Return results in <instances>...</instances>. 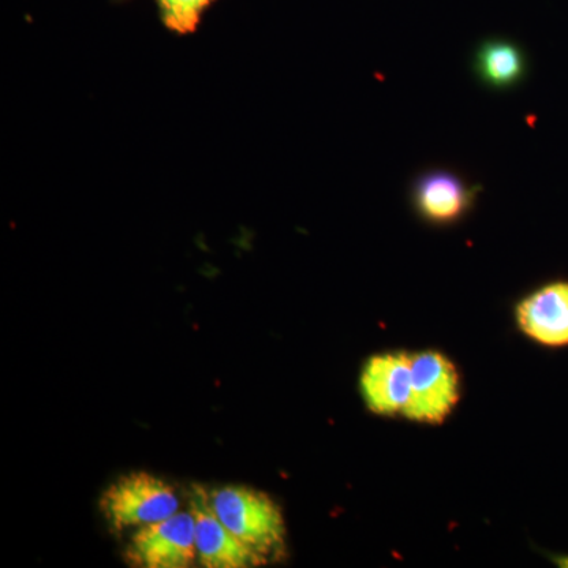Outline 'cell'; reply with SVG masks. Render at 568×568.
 <instances>
[{
  "label": "cell",
  "instance_id": "cell-1",
  "mask_svg": "<svg viewBox=\"0 0 568 568\" xmlns=\"http://www.w3.org/2000/svg\"><path fill=\"white\" fill-rule=\"evenodd\" d=\"M209 500L223 525L265 564L287 558L286 521L274 497L245 485H224L209 489Z\"/></svg>",
  "mask_w": 568,
  "mask_h": 568
},
{
  "label": "cell",
  "instance_id": "cell-2",
  "mask_svg": "<svg viewBox=\"0 0 568 568\" xmlns=\"http://www.w3.org/2000/svg\"><path fill=\"white\" fill-rule=\"evenodd\" d=\"M99 507L111 532L122 534L173 517L181 511V497L166 478L133 470L108 485Z\"/></svg>",
  "mask_w": 568,
  "mask_h": 568
},
{
  "label": "cell",
  "instance_id": "cell-3",
  "mask_svg": "<svg viewBox=\"0 0 568 568\" xmlns=\"http://www.w3.org/2000/svg\"><path fill=\"white\" fill-rule=\"evenodd\" d=\"M462 399L457 365L439 351L413 354V388L403 416L414 424L440 425Z\"/></svg>",
  "mask_w": 568,
  "mask_h": 568
},
{
  "label": "cell",
  "instance_id": "cell-4",
  "mask_svg": "<svg viewBox=\"0 0 568 568\" xmlns=\"http://www.w3.org/2000/svg\"><path fill=\"white\" fill-rule=\"evenodd\" d=\"M123 559L136 568H189L197 560L192 510L142 526L130 537Z\"/></svg>",
  "mask_w": 568,
  "mask_h": 568
},
{
  "label": "cell",
  "instance_id": "cell-5",
  "mask_svg": "<svg viewBox=\"0 0 568 568\" xmlns=\"http://www.w3.org/2000/svg\"><path fill=\"white\" fill-rule=\"evenodd\" d=\"M189 508L194 517L197 562L205 568H252L267 566L263 558L223 525L209 500V489L192 485Z\"/></svg>",
  "mask_w": 568,
  "mask_h": 568
},
{
  "label": "cell",
  "instance_id": "cell-6",
  "mask_svg": "<svg viewBox=\"0 0 568 568\" xmlns=\"http://www.w3.org/2000/svg\"><path fill=\"white\" fill-rule=\"evenodd\" d=\"M478 190L452 170L433 168L414 179L410 203L424 222L448 226L462 222L476 204Z\"/></svg>",
  "mask_w": 568,
  "mask_h": 568
},
{
  "label": "cell",
  "instance_id": "cell-7",
  "mask_svg": "<svg viewBox=\"0 0 568 568\" xmlns=\"http://www.w3.org/2000/svg\"><path fill=\"white\" fill-rule=\"evenodd\" d=\"M413 388V354L388 351L373 355L361 373L366 407L376 416H403Z\"/></svg>",
  "mask_w": 568,
  "mask_h": 568
},
{
  "label": "cell",
  "instance_id": "cell-8",
  "mask_svg": "<svg viewBox=\"0 0 568 568\" xmlns=\"http://www.w3.org/2000/svg\"><path fill=\"white\" fill-rule=\"evenodd\" d=\"M519 331L537 345L568 346V282L544 284L515 308Z\"/></svg>",
  "mask_w": 568,
  "mask_h": 568
},
{
  "label": "cell",
  "instance_id": "cell-9",
  "mask_svg": "<svg viewBox=\"0 0 568 568\" xmlns=\"http://www.w3.org/2000/svg\"><path fill=\"white\" fill-rule=\"evenodd\" d=\"M474 74L485 88L507 92L528 78V55L515 41L488 39L478 44L473 59Z\"/></svg>",
  "mask_w": 568,
  "mask_h": 568
},
{
  "label": "cell",
  "instance_id": "cell-10",
  "mask_svg": "<svg viewBox=\"0 0 568 568\" xmlns=\"http://www.w3.org/2000/svg\"><path fill=\"white\" fill-rule=\"evenodd\" d=\"M213 2L215 0H155L164 28L179 36L196 32L201 18Z\"/></svg>",
  "mask_w": 568,
  "mask_h": 568
}]
</instances>
